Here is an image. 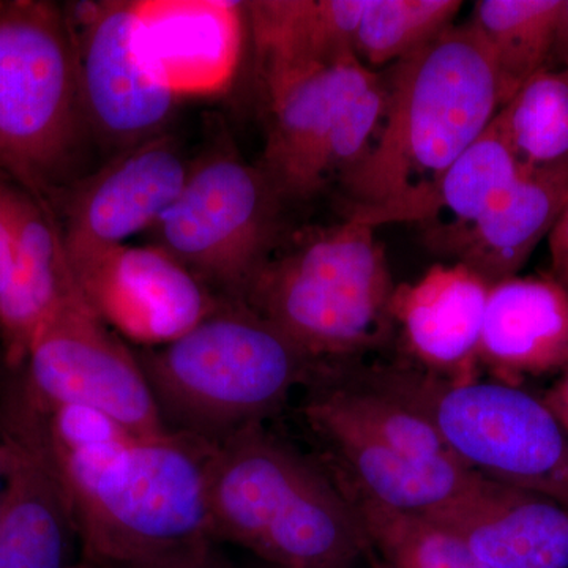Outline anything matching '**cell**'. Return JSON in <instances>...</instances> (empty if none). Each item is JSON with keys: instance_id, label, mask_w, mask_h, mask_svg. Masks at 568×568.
I'll return each mask as SVG.
<instances>
[{"instance_id": "cell-1", "label": "cell", "mask_w": 568, "mask_h": 568, "mask_svg": "<svg viewBox=\"0 0 568 568\" xmlns=\"http://www.w3.org/2000/svg\"><path fill=\"white\" fill-rule=\"evenodd\" d=\"M50 410L80 560L132 564L212 540L207 469L215 446L181 433L134 436L84 407Z\"/></svg>"}, {"instance_id": "cell-2", "label": "cell", "mask_w": 568, "mask_h": 568, "mask_svg": "<svg viewBox=\"0 0 568 568\" xmlns=\"http://www.w3.org/2000/svg\"><path fill=\"white\" fill-rule=\"evenodd\" d=\"M384 74L386 112L376 140L338 179L345 213L429 189L503 108L495 65L469 22L452 26Z\"/></svg>"}, {"instance_id": "cell-3", "label": "cell", "mask_w": 568, "mask_h": 568, "mask_svg": "<svg viewBox=\"0 0 568 568\" xmlns=\"http://www.w3.org/2000/svg\"><path fill=\"white\" fill-rule=\"evenodd\" d=\"M209 532L272 568H346L372 547L338 485L301 454L250 426L213 447Z\"/></svg>"}, {"instance_id": "cell-4", "label": "cell", "mask_w": 568, "mask_h": 568, "mask_svg": "<svg viewBox=\"0 0 568 568\" xmlns=\"http://www.w3.org/2000/svg\"><path fill=\"white\" fill-rule=\"evenodd\" d=\"M136 357L166 428L212 446L276 413L316 361L235 301Z\"/></svg>"}, {"instance_id": "cell-5", "label": "cell", "mask_w": 568, "mask_h": 568, "mask_svg": "<svg viewBox=\"0 0 568 568\" xmlns=\"http://www.w3.org/2000/svg\"><path fill=\"white\" fill-rule=\"evenodd\" d=\"M92 145L65 7L0 2V178L51 207L85 178Z\"/></svg>"}, {"instance_id": "cell-6", "label": "cell", "mask_w": 568, "mask_h": 568, "mask_svg": "<svg viewBox=\"0 0 568 568\" xmlns=\"http://www.w3.org/2000/svg\"><path fill=\"white\" fill-rule=\"evenodd\" d=\"M394 291L375 227L346 219L272 256L244 302L317 361L379 346Z\"/></svg>"}, {"instance_id": "cell-7", "label": "cell", "mask_w": 568, "mask_h": 568, "mask_svg": "<svg viewBox=\"0 0 568 568\" xmlns=\"http://www.w3.org/2000/svg\"><path fill=\"white\" fill-rule=\"evenodd\" d=\"M362 384L432 422L467 469L568 510V433L544 398L503 381L454 383L409 368L375 369Z\"/></svg>"}, {"instance_id": "cell-8", "label": "cell", "mask_w": 568, "mask_h": 568, "mask_svg": "<svg viewBox=\"0 0 568 568\" xmlns=\"http://www.w3.org/2000/svg\"><path fill=\"white\" fill-rule=\"evenodd\" d=\"M283 209L260 166L220 149L194 160L178 200L153 224L152 245L220 301L244 302L274 253Z\"/></svg>"}, {"instance_id": "cell-9", "label": "cell", "mask_w": 568, "mask_h": 568, "mask_svg": "<svg viewBox=\"0 0 568 568\" xmlns=\"http://www.w3.org/2000/svg\"><path fill=\"white\" fill-rule=\"evenodd\" d=\"M0 381V568H77L80 538L51 410L22 368Z\"/></svg>"}, {"instance_id": "cell-10", "label": "cell", "mask_w": 568, "mask_h": 568, "mask_svg": "<svg viewBox=\"0 0 568 568\" xmlns=\"http://www.w3.org/2000/svg\"><path fill=\"white\" fill-rule=\"evenodd\" d=\"M22 372L48 409L84 407L140 437L171 433L136 354L112 334L82 291L41 323Z\"/></svg>"}, {"instance_id": "cell-11", "label": "cell", "mask_w": 568, "mask_h": 568, "mask_svg": "<svg viewBox=\"0 0 568 568\" xmlns=\"http://www.w3.org/2000/svg\"><path fill=\"white\" fill-rule=\"evenodd\" d=\"M93 142L112 156L168 133L181 99L145 69L134 40L136 2L65 7Z\"/></svg>"}, {"instance_id": "cell-12", "label": "cell", "mask_w": 568, "mask_h": 568, "mask_svg": "<svg viewBox=\"0 0 568 568\" xmlns=\"http://www.w3.org/2000/svg\"><path fill=\"white\" fill-rule=\"evenodd\" d=\"M175 136H162L112 156L65 196L61 230L69 261L91 256L151 231L181 194L192 173Z\"/></svg>"}, {"instance_id": "cell-13", "label": "cell", "mask_w": 568, "mask_h": 568, "mask_svg": "<svg viewBox=\"0 0 568 568\" xmlns=\"http://www.w3.org/2000/svg\"><path fill=\"white\" fill-rule=\"evenodd\" d=\"M69 263L104 323L145 347L173 342L220 304L160 246L123 244Z\"/></svg>"}, {"instance_id": "cell-14", "label": "cell", "mask_w": 568, "mask_h": 568, "mask_svg": "<svg viewBox=\"0 0 568 568\" xmlns=\"http://www.w3.org/2000/svg\"><path fill=\"white\" fill-rule=\"evenodd\" d=\"M244 2H136L134 40L145 69L183 97L212 95L233 80L241 61Z\"/></svg>"}, {"instance_id": "cell-15", "label": "cell", "mask_w": 568, "mask_h": 568, "mask_svg": "<svg viewBox=\"0 0 568 568\" xmlns=\"http://www.w3.org/2000/svg\"><path fill=\"white\" fill-rule=\"evenodd\" d=\"M375 70L364 62L321 69L267 89L271 123L261 170L284 207L323 190L321 159L336 122Z\"/></svg>"}, {"instance_id": "cell-16", "label": "cell", "mask_w": 568, "mask_h": 568, "mask_svg": "<svg viewBox=\"0 0 568 568\" xmlns=\"http://www.w3.org/2000/svg\"><path fill=\"white\" fill-rule=\"evenodd\" d=\"M429 519L488 568H568V510L538 493L478 476Z\"/></svg>"}, {"instance_id": "cell-17", "label": "cell", "mask_w": 568, "mask_h": 568, "mask_svg": "<svg viewBox=\"0 0 568 568\" xmlns=\"http://www.w3.org/2000/svg\"><path fill=\"white\" fill-rule=\"evenodd\" d=\"M489 287L458 263L435 264L416 282L395 286L392 323L426 373L454 383L478 379Z\"/></svg>"}, {"instance_id": "cell-18", "label": "cell", "mask_w": 568, "mask_h": 568, "mask_svg": "<svg viewBox=\"0 0 568 568\" xmlns=\"http://www.w3.org/2000/svg\"><path fill=\"white\" fill-rule=\"evenodd\" d=\"M478 355L495 379L514 386L528 376L566 369L567 287L552 275H517L491 284Z\"/></svg>"}, {"instance_id": "cell-19", "label": "cell", "mask_w": 568, "mask_h": 568, "mask_svg": "<svg viewBox=\"0 0 568 568\" xmlns=\"http://www.w3.org/2000/svg\"><path fill=\"white\" fill-rule=\"evenodd\" d=\"M567 196L568 166L521 171L477 222L432 250L489 284L511 278L551 233Z\"/></svg>"}, {"instance_id": "cell-20", "label": "cell", "mask_w": 568, "mask_h": 568, "mask_svg": "<svg viewBox=\"0 0 568 568\" xmlns=\"http://www.w3.org/2000/svg\"><path fill=\"white\" fill-rule=\"evenodd\" d=\"M17 265L0 301V336L10 369L22 368L33 335L62 301L81 293L50 205L11 183Z\"/></svg>"}, {"instance_id": "cell-21", "label": "cell", "mask_w": 568, "mask_h": 568, "mask_svg": "<svg viewBox=\"0 0 568 568\" xmlns=\"http://www.w3.org/2000/svg\"><path fill=\"white\" fill-rule=\"evenodd\" d=\"M365 6L366 0L245 2L265 91L312 71L361 61L355 37Z\"/></svg>"}, {"instance_id": "cell-22", "label": "cell", "mask_w": 568, "mask_h": 568, "mask_svg": "<svg viewBox=\"0 0 568 568\" xmlns=\"http://www.w3.org/2000/svg\"><path fill=\"white\" fill-rule=\"evenodd\" d=\"M521 171L495 115L429 189L386 207L345 215L372 227L388 223L424 224L426 241L433 248L477 222Z\"/></svg>"}, {"instance_id": "cell-23", "label": "cell", "mask_w": 568, "mask_h": 568, "mask_svg": "<svg viewBox=\"0 0 568 568\" xmlns=\"http://www.w3.org/2000/svg\"><path fill=\"white\" fill-rule=\"evenodd\" d=\"M306 420L338 457L346 478L383 506L429 517L473 487L478 474L457 459L422 462L375 443L342 422L306 413Z\"/></svg>"}, {"instance_id": "cell-24", "label": "cell", "mask_w": 568, "mask_h": 568, "mask_svg": "<svg viewBox=\"0 0 568 568\" xmlns=\"http://www.w3.org/2000/svg\"><path fill=\"white\" fill-rule=\"evenodd\" d=\"M564 0H478L469 24L484 41L503 106L534 74L547 69L558 41Z\"/></svg>"}, {"instance_id": "cell-25", "label": "cell", "mask_w": 568, "mask_h": 568, "mask_svg": "<svg viewBox=\"0 0 568 568\" xmlns=\"http://www.w3.org/2000/svg\"><path fill=\"white\" fill-rule=\"evenodd\" d=\"M336 485L357 515L369 547L387 568H488L439 523L376 503L338 473Z\"/></svg>"}, {"instance_id": "cell-26", "label": "cell", "mask_w": 568, "mask_h": 568, "mask_svg": "<svg viewBox=\"0 0 568 568\" xmlns=\"http://www.w3.org/2000/svg\"><path fill=\"white\" fill-rule=\"evenodd\" d=\"M496 119L523 171L568 166V65L534 74Z\"/></svg>"}, {"instance_id": "cell-27", "label": "cell", "mask_w": 568, "mask_h": 568, "mask_svg": "<svg viewBox=\"0 0 568 568\" xmlns=\"http://www.w3.org/2000/svg\"><path fill=\"white\" fill-rule=\"evenodd\" d=\"M305 410L342 422L381 446L407 457L422 462L457 459L432 422L398 399L364 384L317 394L310 399Z\"/></svg>"}, {"instance_id": "cell-28", "label": "cell", "mask_w": 568, "mask_h": 568, "mask_svg": "<svg viewBox=\"0 0 568 568\" xmlns=\"http://www.w3.org/2000/svg\"><path fill=\"white\" fill-rule=\"evenodd\" d=\"M459 0H366L355 51L362 62L379 67L409 58L454 24Z\"/></svg>"}, {"instance_id": "cell-29", "label": "cell", "mask_w": 568, "mask_h": 568, "mask_svg": "<svg viewBox=\"0 0 568 568\" xmlns=\"http://www.w3.org/2000/svg\"><path fill=\"white\" fill-rule=\"evenodd\" d=\"M77 568H233L215 548V541L204 540L200 544L179 549L159 558L138 560L132 564H91L80 560Z\"/></svg>"}, {"instance_id": "cell-30", "label": "cell", "mask_w": 568, "mask_h": 568, "mask_svg": "<svg viewBox=\"0 0 568 568\" xmlns=\"http://www.w3.org/2000/svg\"><path fill=\"white\" fill-rule=\"evenodd\" d=\"M10 192L11 183L0 178V301L9 293L17 265V231Z\"/></svg>"}, {"instance_id": "cell-31", "label": "cell", "mask_w": 568, "mask_h": 568, "mask_svg": "<svg viewBox=\"0 0 568 568\" xmlns=\"http://www.w3.org/2000/svg\"><path fill=\"white\" fill-rule=\"evenodd\" d=\"M548 237L551 275L568 290V196Z\"/></svg>"}, {"instance_id": "cell-32", "label": "cell", "mask_w": 568, "mask_h": 568, "mask_svg": "<svg viewBox=\"0 0 568 568\" xmlns=\"http://www.w3.org/2000/svg\"><path fill=\"white\" fill-rule=\"evenodd\" d=\"M560 373L562 375L556 381L555 386L545 394L544 399L568 433V365Z\"/></svg>"}, {"instance_id": "cell-33", "label": "cell", "mask_w": 568, "mask_h": 568, "mask_svg": "<svg viewBox=\"0 0 568 568\" xmlns=\"http://www.w3.org/2000/svg\"><path fill=\"white\" fill-rule=\"evenodd\" d=\"M555 55L562 58V65H568V0H564L562 14H560L558 41H556Z\"/></svg>"}, {"instance_id": "cell-34", "label": "cell", "mask_w": 568, "mask_h": 568, "mask_svg": "<svg viewBox=\"0 0 568 568\" xmlns=\"http://www.w3.org/2000/svg\"><path fill=\"white\" fill-rule=\"evenodd\" d=\"M346 568H387L384 566L383 560L379 558H376L375 551L368 552V555L365 556L364 559L358 560V562H355L354 566L346 567Z\"/></svg>"}]
</instances>
